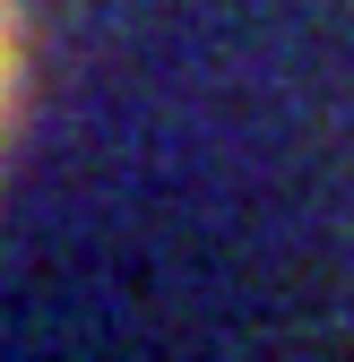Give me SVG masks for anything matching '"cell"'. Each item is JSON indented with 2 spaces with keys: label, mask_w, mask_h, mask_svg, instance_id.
<instances>
[{
  "label": "cell",
  "mask_w": 354,
  "mask_h": 362,
  "mask_svg": "<svg viewBox=\"0 0 354 362\" xmlns=\"http://www.w3.org/2000/svg\"><path fill=\"white\" fill-rule=\"evenodd\" d=\"M0 112H9V0H0Z\"/></svg>",
  "instance_id": "obj_1"
}]
</instances>
